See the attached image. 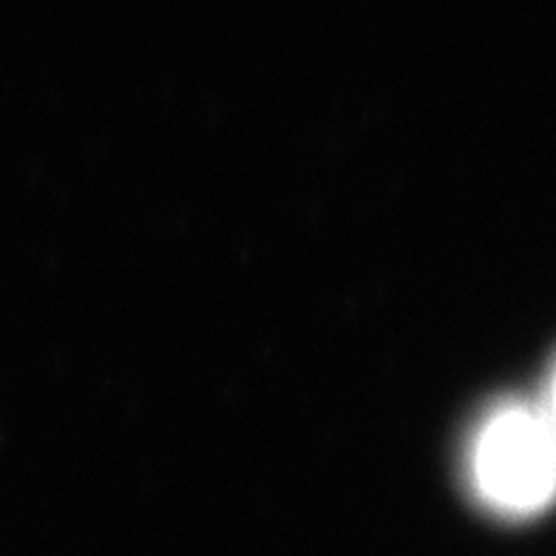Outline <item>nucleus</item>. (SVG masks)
<instances>
[{"label": "nucleus", "instance_id": "obj_1", "mask_svg": "<svg viewBox=\"0 0 556 556\" xmlns=\"http://www.w3.org/2000/svg\"><path fill=\"white\" fill-rule=\"evenodd\" d=\"M471 480L494 511L531 517L554 494L551 406L511 403L494 412L471 448Z\"/></svg>", "mask_w": 556, "mask_h": 556}]
</instances>
